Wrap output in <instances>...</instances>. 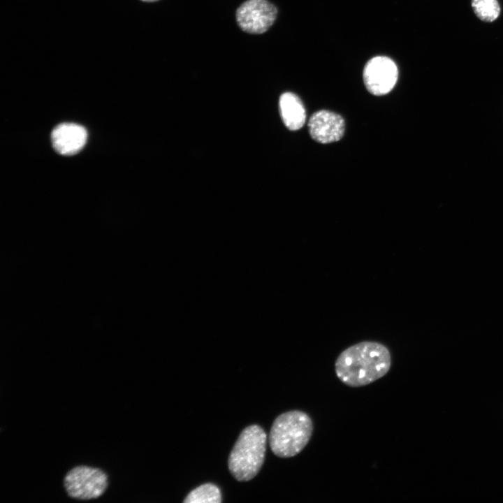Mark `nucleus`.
<instances>
[{
	"instance_id": "f8f14e48",
	"label": "nucleus",
	"mask_w": 503,
	"mask_h": 503,
	"mask_svg": "<svg viewBox=\"0 0 503 503\" xmlns=\"http://www.w3.org/2000/svg\"><path fill=\"white\" fill-rule=\"evenodd\" d=\"M141 1H145V2H154V1H156L158 0H141Z\"/></svg>"
},
{
	"instance_id": "6e6552de",
	"label": "nucleus",
	"mask_w": 503,
	"mask_h": 503,
	"mask_svg": "<svg viewBox=\"0 0 503 503\" xmlns=\"http://www.w3.org/2000/svg\"><path fill=\"white\" fill-rule=\"evenodd\" d=\"M87 136L83 126L73 123H63L53 129L51 139L57 152L63 155H73L84 147Z\"/></svg>"
},
{
	"instance_id": "0eeeda50",
	"label": "nucleus",
	"mask_w": 503,
	"mask_h": 503,
	"mask_svg": "<svg viewBox=\"0 0 503 503\" xmlns=\"http://www.w3.org/2000/svg\"><path fill=\"white\" fill-rule=\"evenodd\" d=\"M308 129L313 140L327 144L338 141L342 138L345 123L340 115L321 110L312 115L308 122Z\"/></svg>"
},
{
	"instance_id": "7ed1b4c3",
	"label": "nucleus",
	"mask_w": 503,
	"mask_h": 503,
	"mask_svg": "<svg viewBox=\"0 0 503 503\" xmlns=\"http://www.w3.org/2000/svg\"><path fill=\"white\" fill-rule=\"evenodd\" d=\"M267 435L258 425H251L240 434L228 460L231 474L239 481L253 479L265 459Z\"/></svg>"
},
{
	"instance_id": "1a4fd4ad",
	"label": "nucleus",
	"mask_w": 503,
	"mask_h": 503,
	"mask_svg": "<svg viewBox=\"0 0 503 503\" xmlns=\"http://www.w3.org/2000/svg\"><path fill=\"white\" fill-rule=\"evenodd\" d=\"M279 110L285 126L291 131L303 126L306 120L304 105L300 98L292 92H285L279 98Z\"/></svg>"
},
{
	"instance_id": "20e7f679",
	"label": "nucleus",
	"mask_w": 503,
	"mask_h": 503,
	"mask_svg": "<svg viewBox=\"0 0 503 503\" xmlns=\"http://www.w3.org/2000/svg\"><path fill=\"white\" fill-rule=\"evenodd\" d=\"M68 495L78 500H91L100 497L108 486V476L101 469L85 465L71 469L64 480Z\"/></svg>"
},
{
	"instance_id": "9b49d317",
	"label": "nucleus",
	"mask_w": 503,
	"mask_h": 503,
	"mask_svg": "<svg viewBox=\"0 0 503 503\" xmlns=\"http://www.w3.org/2000/svg\"><path fill=\"white\" fill-rule=\"evenodd\" d=\"M472 7L475 15L486 22L495 21L500 13L497 0H472Z\"/></svg>"
},
{
	"instance_id": "39448f33",
	"label": "nucleus",
	"mask_w": 503,
	"mask_h": 503,
	"mask_svg": "<svg viewBox=\"0 0 503 503\" xmlns=\"http://www.w3.org/2000/svg\"><path fill=\"white\" fill-rule=\"evenodd\" d=\"M277 15V8L268 0H247L237 9L236 20L244 31L260 34L273 24Z\"/></svg>"
},
{
	"instance_id": "423d86ee",
	"label": "nucleus",
	"mask_w": 503,
	"mask_h": 503,
	"mask_svg": "<svg viewBox=\"0 0 503 503\" xmlns=\"http://www.w3.org/2000/svg\"><path fill=\"white\" fill-rule=\"evenodd\" d=\"M398 77L395 63L389 57L377 56L370 59L363 70V81L367 91L373 95L389 93Z\"/></svg>"
},
{
	"instance_id": "f257e3e1",
	"label": "nucleus",
	"mask_w": 503,
	"mask_h": 503,
	"mask_svg": "<svg viewBox=\"0 0 503 503\" xmlns=\"http://www.w3.org/2000/svg\"><path fill=\"white\" fill-rule=\"evenodd\" d=\"M391 357L388 349L375 342H362L349 347L337 357L335 373L340 380L351 387L370 384L389 370Z\"/></svg>"
},
{
	"instance_id": "f03ea898",
	"label": "nucleus",
	"mask_w": 503,
	"mask_h": 503,
	"mask_svg": "<svg viewBox=\"0 0 503 503\" xmlns=\"http://www.w3.org/2000/svg\"><path fill=\"white\" fill-rule=\"evenodd\" d=\"M312 432V421L306 413L300 410L283 413L275 418L270 428V449L278 457H293L308 444Z\"/></svg>"
},
{
	"instance_id": "9d476101",
	"label": "nucleus",
	"mask_w": 503,
	"mask_h": 503,
	"mask_svg": "<svg viewBox=\"0 0 503 503\" xmlns=\"http://www.w3.org/2000/svg\"><path fill=\"white\" fill-rule=\"evenodd\" d=\"M222 501L219 488L207 483L192 490L183 500L184 503H220Z\"/></svg>"
}]
</instances>
